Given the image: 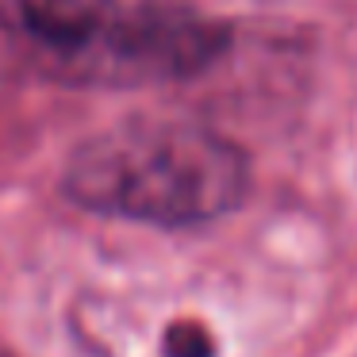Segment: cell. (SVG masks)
Returning a JSON list of instances; mask_svg holds the SVG:
<instances>
[{"label":"cell","mask_w":357,"mask_h":357,"mask_svg":"<svg viewBox=\"0 0 357 357\" xmlns=\"http://www.w3.org/2000/svg\"><path fill=\"white\" fill-rule=\"evenodd\" d=\"M227 27L169 4L0 0V54L58 85L135 89L215 62Z\"/></svg>","instance_id":"6da1fadb"},{"label":"cell","mask_w":357,"mask_h":357,"mask_svg":"<svg viewBox=\"0 0 357 357\" xmlns=\"http://www.w3.org/2000/svg\"><path fill=\"white\" fill-rule=\"evenodd\" d=\"M250 162L231 139L181 119H131L89 139L66 165V196L100 215L192 227L234 211Z\"/></svg>","instance_id":"7a4b0ae2"}]
</instances>
